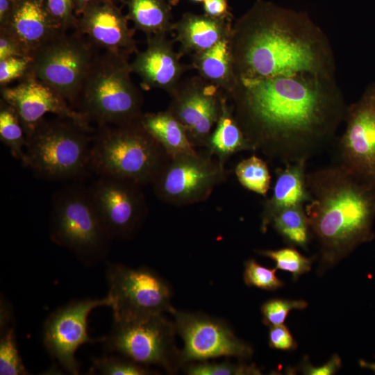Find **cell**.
I'll return each instance as SVG.
<instances>
[{
    "mask_svg": "<svg viewBox=\"0 0 375 375\" xmlns=\"http://www.w3.org/2000/svg\"><path fill=\"white\" fill-rule=\"evenodd\" d=\"M228 98L252 150L284 164L326 147L348 106L335 77L308 74L238 78Z\"/></svg>",
    "mask_w": 375,
    "mask_h": 375,
    "instance_id": "cell-1",
    "label": "cell"
},
{
    "mask_svg": "<svg viewBox=\"0 0 375 375\" xmlns=\"http://www.w3.org/2000/svg\"><path fill=\"white\" fill-rule=\"evenodd\" d=\"M230 45L237 79L335 77V56L324 32L306 13L272 2L256 0L235 20Z\"/></svg>",
    "mask_w": 375,
    "mask_h": 375,
    "instance_id": "cell-2",
    "label": "cell"
},
{
    "mask_svg": "<svg viewBox=\"0 0 375 375\" xmlns=\"http://www.w3.org/2000/svg\"><path fill=\"white\" fill-rule=\"evenodd\" d=\"M304 205L322 274L374 238L375 189L339 165L306 174Z\"/></svg>",
    "mask_w": 375,
    "mask_h": 375,
    "instance_id": "cell-3",
    "label": "cell"
},
{
    "mask_svg": "<svg viewBox=\"0 0 375 375\" xmlns=\"http://www.w3.org/2000/svg\"><path fill=\"white\" fill-rule=\"evenodd\" d=\"M140 119L120 125L97 126L92 135L89 169L97 176L152 184L169 159Z\"/></svg>",
    "mask_w": 375,
    "mask_h": 375,
    "instance_id": "cell-4",
    "label": "cell"
},
{
    "mask_svg": "<svg viewBox=\"0 0 375 375\" xmlns=\"http://www.w3.org/2000/svg\"><path fill=\"white\" fill-rule=\"evenodd\" d=\"M129 57L99 51L74 108L90 124L120 125L139 119L143 96L133 81Z\"/></svg>",
    "mask_w": 375,
    "mask_h": 375,
    "instance_id": "cell-5",
    "label": "cell"
},
{
    "mask_svg": "<svg viewBox=\"0 0 375 375\" xmlns=\"http://www.w3.org/2000/svg\"><path fill=\"white\" fill-rule=\"evenodd\" d=\"M94 131L68 118L44 117L27 136L22 165L44 180L80 177L89 169Z\"/></svg>",
    "mask_w": 375,
    "mask_h": 375,
    "instance_id": "cell-6",
    "label": "cell"
},
{
    "mask_svg": "<svg viewBox=\"0 0 375 375\" xmlns=\"http://www.w3.org/2000/svg\"><path fill=\"white\" fill-rule=\"evenodd\" d=\"M50 238L85 264L98 263L106 258L112 239L95 212L88 188L73 184L54 194Z\"/></svg>",
    "mask_w": 375,
    "mask_h": 375,
    "instance_id": "cell-7",
    "label": "cell"
},
{
    "mask_svg": "<svg viewBox=\"0 0 375 375\" xmlns=\"http://www.w3.org/2000/svg\"><path fill=\"white\" fill-rule=\"evenodd\" d=\"M99 51L76 31L70 34L62 31L35 53L26 76L47 85L74 108Z\"/></svg>",
    "mask_w": 375,
    "mask_h": 375,
    "instance_id": "cell-8",
    "label": "cell"
},
{
    "mask_svg": "<svg viewBox=\"0 0 375 375\" xmlns=\"http://www.w3.org/2000/svg\"><path fill=\"white\" fill-rule=\"evenodd\" d=\"M174 322L163 314L131 321H114L103 344L117 353L142 365H156L169 373L183 366L181 351L175 342Z\"/></svg>",
    "mask_w": 375,
    "mask_h": 375,
    "instance_id": "cell-9",
    "label": "cell"
},
{
    "mask_svg": "<svg viewBox=\"0 0 375 375\" xmlns=\"http://www.w3.org/2000/svg\"><path fill=\"white\" fill-rule=\"evenodd\" d=\"M114 321H131L171 312L169 284L152 270L109 263L106 271Z\"/></svg>",
    "mask_w": 375,
    "mask_h": 375,
    "instance_id": "cell-10",
    "label": "cell"
},
{
    "mask_svg": "<svg viewBox=\"0 0 375 375\" xmlns=\"http://www.w3.org/2000/svg\"><path fill=\"white\" fill-rule=\"evenodd\" d=\"M210 153L169 156L152 183L155 194L167 203L183 206L202 202L226 179V171Z\"/></svg>",
    "mask_w": 375,
    "mask_h": 375,
    "instance_id": "cell-11",
    "label": "cell"
},
{
    "mask_svg": "<svg viewBox=\"0 0 375 375\" xmlns=\"http://www.w3.org/2000/svg\"><path fill=\"white\" fill-rule=\"evenodd\" d=\"M95 212L111 239H128L148 215L142 185L132 181L98 176L88 188Z\"/></svg>",
    "mask_w": 375,
    "mask_h": 375,
    "instance_id": "cell-12",
    "label": "cell"
},
{
    "mask_svg": "<svg viewBox=\"0 0 375 375\" xmlns=\"http://www.w3.org/2000/svg\"><path fill=\"white\" fill-rule=\"evenodd\" d=\"M346 126L338 142L339 165L375 189V83L347 106Z\"/></svg>",
    "mask_w": 375,
    "mask_h": 375,
    "instance_id": "cell-13",
    "label": "cell"
},
{
    "mask_svg": "<svg viewBox=\"0 0 375 375\" xmlns=\"http://www.w3.org/2000/svg\"><path fill=\"white\" fill-rule=\"evenodd\" d=\"M177 333L184 347L181 351L182 365L221 356L249 359L252 347L238 338L228 324L201 313L179 311L174 308L170 312Z\"/></svg>",
    "mask_w": 375,
    "mask_h": 375,
    "instance_id": "cell-14",
    "label": "cell"
},
{
    "mask_svg": "<svg viewBox=\"0 0 375 375\" xmlns=\"http://www.w3.org/2000/svg\"><path fill=\"white\" fill-rule=\"evenodd\" d=\"M169 94L167 110L185 128L194 147H206L226 94L198 75L182 78Z\"/></svg>",
    "mask_w": 375,
    "mask_h": 375,
    "instance_id": "cell-15",
    "label": "cell"
},
{
    "mask_svg": "<svg viewBox=\"0 0 375 375\" xmlns=\"http://www.w3.org/2000/svg\"><path fill=\"white\" fill-rule=\"evenodd\" d=\"M112 305L111 297L86 299L72 301L61 307L47 318L43 331V342L50 356L69 373L76 375L79 365L75 353L79 346L101 338H92L88 334V317L94 308Z\"/></svg>",
    "mask_w": 375,
    "mask_h": 375,
    "instance_id": "cell-16",
    "label": "cell"
},
{
    "mask_svg": "<svg viewBox=\"0 0 375 375\" xmlns=\"http://www.w3.org/2000/svg\"><path fill=\"white\" fill-rule=\"evenodd\" d=\"M1 97L15 110L26 138L49 113L72 119L88 129H95L59 94L33 77L26 76L13 87L1 88Z\"/></svg>",
    "mask_w": 375,
    "mask_h": 375,
    "instance_id": "cell-17",
    "label": "cell"
},
{
    "mask_svg": "<svg viewBox=\"0 0 375 375\" xmlns=\"http://www.w3.org/2000/svg\"><path fill=\"white\" fill-rule=\"evenodd\" d=\"M77 18L74 31L85 37L101 51L129 57L138 51L135 29L112 1H98L86 6Z\"/></svg>",
    "mask_w": 375,
    "mask_h": 375,
    "instance_id": "cell-18",
    "label": "cell"
},
{
    "mask_svg": "<svg viewBox=\"0 0 375 375\" xmlns=\"http://www.w3.org/2000/svg\"><path fill=\"white\" fill-rule=\"evenodd\" d=\"M167 35L147 37V47L138 51L131 62L133 73L140 79L141 87L149 90L161 89L168 94L182 79L183 74L193 69L181 61L183 56L174 49V40Z\"/></svg>",
    "mask_w": 375,
    "mask_h": 375,
    "instance_id": "cell-19",
    "label": "cell"
},
{
    "mask_svg": "<svg viewBox=\"0 0 375 375\" xmlns=\"http://www.w3.org/2000/svg\"><path fill=\"white\" fill-rule=\"evenodd\" d=\"M33 58L42 46L62 31L51 17L44 0H15L10 19L5 28Z\"/></svg>",
    "mask_w": 375,
    "mask_h": 375,
    "instance_id": "cell-20",
    "label": "cell"
},
{
    "mask_svg": "<svg viewBox=\"0 0 375 375\" xmlns=\"http://www.w3.org/2000/svg\"><path fill=\"white\" fill-rule=\"evenodd\" d=\"M233 19L212 17L206 14L185 12L174 23V40L180 44L179 53L191 56L211 48L231 34Z\"/></svg>",
    "mask_w": 375,
    "mask_h": 375,
    "instance_id": "cell-21",
    "label": "cell"
},
{
    "mask_svg": "<svg viewBox=\"0 0 375 375\" xmlns=\"http://www.w3.org/2000/svg\"><path fill=\"white\" fill-rule=\"evenodd\" d=\"M304 160L285 164L276 170V179L271 197L266 199L261 213V230L265 232L272 217L279 210L309 201Z\"/></svg>",
    "mask_w": 375,
    "mask_h": 375,
    "instance_id": "cell-22",
    "label": "cell"
},
{
    "mask_svg": "<svg viewBox=\"0 0 375 375\" xmlns=\"http://www.w3.org/2000/svg\"><path fill=\"white\" fill-rule=\"evenodd\" d=\"M230 35L211 48L192 55L191 63L200 76L223 90L227 96L237 81L233 67Z\"/></svg>",
    "mask_w": 375,
    "mask_h": 375,
    "instance_id": "cell-23",
    "label": "cell"
},
{
    "mask_svg": "<svg viewBox=\"0 0 375 375\" xmlns=\"http://www.w3.org/2000/svg\"><path fill=\"white\" fill-rule=\"evenodd\" d=\"M208 153L223 165L233 154L251 147L240 128L228 96L223 101L222 112L206 146Z\"/></svg>",
    "mask_w": 375,
    "mask_h": 375,
    "instance_id": "cell-24",
    "label": "cell"
},
{
    "mask_svg": "<svg viewBox=\"0 0 375 375\" xmlns=\"http://www.w3.org/2000/svg\"><path fill=\"white\" fill-rule=\"evenodd\" d=\"M140 121L169 156L197 152L185 128L167 110L143 113Z\"/></svg>",
    "mask_w": 375,
    "mask_h": 375,
    "instance_id": "cell-25",
    "label": "cell"
},
{
    "mask_svg": "<svg viewBox=\"0 0 375 375\" xmlns=\"http://www.w3.org/2000/svg\"><path fill=\"white\" fill-rule=\"evenodd\" d=\"M126 16L135 30L146 36L163 35L173 31L171 5L164 0H127Z\"/></svg>",
    "mask_w": 375,
    "mask_h": 375,
    "instance_id": "cell-26",
    "label": "cell"
},
{
    "mask_svg": "<svg viewBox=\"0 0 375 375\" xmlns=\"http://www.w3.org/2000/svg\"><path fill=\"white\" fill-rule=\"evenodd\" d=\"M269 225L290 245L307 248L311 233L303 205L279 210L272 217Z\"/></svg>",
    "mask_w": 375,
    "mask_h": 375,
    "instance_id": "cell-27",
    "label": "cell"
},
{
    "mask_svg": "<svg viewBox=\"0 0 375 375\" xmlns=\"http://www.w3.org/2000/svg\"><path fill=\"white\" fill-rule=\"evenodd\" d=\"M0 139L11 155L23 165L26 159L27 138L15 110L0 101Z\"/></svg>",
    "mask_w": 375,
    "mask_h": 375,
    "instance_id": "cell-28",
    "label": "cell"
},
{
    "mask_svg": "<svg viewBox=\"0 0 375 375\" xmlns=\"http://www.w3.org/2000/svg\"><path fill=\"white\" fill-rule=\"evenodd\" d=\"M235 173L239 183L246 189L262 196L268 192L271 175L267 164L262 158L253 155L241 160L236 165Z\"/></svg>",
    "mask_w": 375,
    "mask_h": 375,
    "instance_id": "cell-29",
    "label": "cell"
},
{
    "mask_svg": "<svg viewBox=\"0 0 375 375\" xmlns=\"http://www.w3.org/2000/svg\"><path fill=\"white\" fill-rule=\"evenodd\" d=\"M257 253L272 260L276 264V269L289 272L294 281L311 269L314 260L313 258L304 256L293 247L261 249Z\"/></svg>",
    "mask_w": 375,
    "mask_h": 375,
    "instance_id": "cell-30",
    "label": "cell"
},
{
    "mask_svg": "<svg viewBox=\"0 0 375 375\" xmlns=\"http://www.w3.org/2000/svg\"><path fill=\"white\" fill-rule=\"evenodd\" d=\"M0 374H28L20 358L13 327L3 328L0 340Z\"/></svg>",
    "mask_w": 375,
    "mask_h": 375,
    "instance_id": "cell-31",
    "label": "cell"
},
{
    "mask_svg": "<svg viewBox=\"0 0 375 375\" xmlns=\"http://www.w3.org/2000/svg\"><path fill=\"white\" fill-rule=\"evenodd\" d=\"M185 372L190 375H250L260 374V370L253 364L233 363L230 361L222 362L190 363Z\"/></svg>",
    "mask_w": 375,
    "mask_h": 375,
    "instance_id": "cell-32",
    "label": "cell"
},
{
    "mask_svg": "<svg viewBox=\"0 0 375 375\" xmlns=\"http://www.w3.org/2000/svg\"><path fill=\"white\" fill-rule=\"evenodd\" d=\"M104 356L92 360L93 368L105 375H146L153 374L144 365L124 356Z\"/></svg>",
    "mask_w": 375,
    "mask_h": 375,
    "instance_id": "cell-33",
    "label": "cell"
},
{
    "mask_svg": "<svg viewBox=\"0 0 375 375\" xmlns=\"http://www.w3.org/2000/svg\"><path fill=\"white\" fill-rule=\"evenodd\" d=\"M276 268H267L254 259L244 262V281L248 286L265 290H275L283 285V282L276 275Z\"/></svg>",
    "mask_w": 375,
    "mask_h": 375,
    "instance_id": "cell-34",
    "label": "cell"
},
{
    "mask_svg": "<svg viewBox=\"0 0 375 375\" xmlns=\"http://www.w3.org/2000/svg\"><path fill=\"white\" fill-rule=\"evenodd\" d=\"M308 306L306 301L271 299L261 306L263 323L268 326L283 324L289 313L293 310H303Z\"/></svg>",
    "mask_w": 375,
    "mask_h": 375,
    "instance_id": "cell-35",
    "label": "cell"
},
{
    "mask_svg": "<svg viewBox=\"0 0 375 375\" xmlns=\"http://www.w3.org/2000/svg\"><path fill=\"white\" fill-rule=\"evenodd\" d=\"M33 58L15 56L0 60V85L8 86L13 81L22 80L28 74Z\"/></svg>",
    "mask_w": 375,
    "mask_h": 375,
    "instance_id": "cell-36",
    "label": "cell"
},
{
    "mask_svg": "<svg viewBox=\"0 0 375 375\" xmlns=\"http://www.w3.org/2000/svg\"><path fill=\"white\" fill-rule=\"evenodd\" d=\"M46 8L56 25L65 31L75 27L77 18L73 15L74 0H44Z\"/></svg>",
    "mask_w": 375,
    "mask_h": 375,
    "instance_id": "cell-37",
    "label": "cell"
},
{
    "mask_svg": "<svg viewBox=\"0 0 375 375\" xmlns=\"http://www.w3.org/2000/svg\"><path fill=\"white\" fill-rule=\"evenodd\" d=\"M269 345L272 349L281 351H293L297 348V342L284 324L269 326Z\"/></svg>",
    "mask_w": 375,
    "mask_h": 375,
    "instance_id": "cell-38",
    "label": "cell"
},
{
    "mask_svg": "<svg viewBox=\"0 0 375 375\" xmlns=\"http://www.w3.org/2000/svg\"><path fill=\"white\" fill-rule=\"evenodd\" d=\"M342 365L340 356L334 354L328 362L322 365L314 366L304 359L300 364V371L306 375H332L334 374Z\"/></svg>",
    "mask_w": 375,
    "mask_h": 375,
    "instance_id": "cell-39",
    "label": "cell"
},
{
    "mask_svg": "<svg viewBox=\"0 0 375 375\" xmlns=\"http://www.w3.org/2000/svg\"><path fill=\"white\" fill-rule=\"evenodd\" d=\"M15 56H27L14 38L6 31L0 29V60Z\"/></svg>",
    "mask_w": 375,
    "mask_h": 375,
    "instance_id": "cell-40",
    "label": "cell"
},
{
    "mask_svg": "<svg viewBox=\"0 0 375 375\" xmlns=\"http://www.w3.org/2000/svg\"><path fill=\"white\" fill-rule=\"evenodd\" d=\"M205 14L215 18L233 19L227 0H205L203 1Z\"/></svg>",
    "mask_w": 375,
    "mask_h": 375,
    "instance_id": "cell-41",
    "label": "cell"
},
{
    "mask_svg": "<svg viewBox=\"0 0 375 375\" xmlns=\"http://www.w3.org/2000/svg\"><path fill=\"white\" fill-rule=\"evenodd\" d=\"M15 0H0V28H5L12 15Z\"/></svg>",
    "mask_w": 375,
    "mask_h": 375,
    "instance_id": "cell-42",
    "label": "cell"
},
{
    "mask_svg": "<svg viewBox=\"0 0 375 375\" xmlns=\"http://www.w3.org/2000/svg\"><path fill=\"white\" fill-rule=\"evenodd\" d=\"M98 1H112V0H74L75 10L76 13L80 15L88 4Z\"/></svg>",
    "mask_w": 375,
    "mask_h": 375,
    "instance_id": "cell-43",
    "label": "cell"
},
{
    "mask_svg": "<svg viewBox=\"0 0 375 375\" xmlns=\"http://www.w3.org/2000/svg\"><path fill=\"white\" fill-rule=\"evenodd\" d=\"M358 362L361 367L369 369L375 374V362H370L363 360H360Z\"/></svg>",
    "mask_w": 375,
    "mask_h": 375,
    "instance_id": "cell-44",
    "label": "cell"
},
{
    "mask_svg": "<svg viewBox=\"0 0 375 375\" xmlns=\"http://www.w3.org/2000/svg\"><path fill=\"white\" fill-rule=\"evenodd\" d=\"M167 2L172 6H175L178 3V0H167Z\"/></svg>",
    "mask_w": 375,
    "mask_h": 375,
    "instance_id": "cell-45",
    "label": "cell"
},
{
    "mask_svg": "<svg viewBox=\"0 0 375 375\" xmlns=\"http://www.w3.org/2000/svg\"><path fill=\"white\" fill-rule=\"evenodd\" d=\"M194 2H203L205 0H191Z\"/></svg>",
    "mask_w": 375,
    "mask_h": 375,
    "instance_id": "cell-46",
    "label": "cell"
},
{
    "mask_svg": "<svg viewBox=\"0 0 375 375\" xmlns=\"http://www.w3.org/2000/svg\"></svg>",
    "mask_w": 375,
    "mask_h": 375,
    "instance_id": "cell-47",
    "label": "cell"
}]
</instances>
